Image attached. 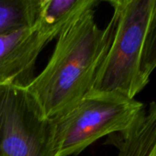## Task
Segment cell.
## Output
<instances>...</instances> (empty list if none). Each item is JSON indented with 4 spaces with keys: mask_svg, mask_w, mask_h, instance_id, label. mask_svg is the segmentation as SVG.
Returning <instances> with one entry per match:
<instances>
[{
    "mask_svg": "<svg viewBox=\"0 0 156 156\" xmlns=\"http://www.w3.org/2000/svg\"><path fill=\"white\" fill-rule=\"evenodd\" d=\"M0 156H56L55 120L25 86L0 85Z\"/></svg>",
    "mask_w": 156,
    "mask_h": 156,
    "instance_id": "obj_4",
    "label": "cell"
},
{
    "mask_svg": "<svg viewBox=\"0 0 156 156\" xmlns=\"http://www.w3.org/2000/svg\"><path fill=\"white\" fill-rule=\"evenodd\" d=\"M156 0H112L115 29L90 94L119 93L135 99L147 85L140 60Z\"/></svg>",
    "mask_w": 156,
    "mask_h": 156,
    "instance_id": "obj_2",
    "label": "cell"
},
{
    "mask_svg": "<svg viewBox=\"0 0 156 156\" xmlns=\"http://www.w3.org/2000/svg\"><path fill=\"white\" fill-rule=\"evenodd\" d=\"M94 8L86 9L61 29L46 67L25 86L48 119L64 116L90 93L112 44L115 19L112 16L101 28Z\"/></svg>",
    "mask_w": 156,
    "mask_h": 156,
    "instance_id": "obj_1",
    "label": "cell"
},
{
    "mask_svg": "<svg viewBox=\"0 0 156 156\" xmlns=\"http://www.w3.org/2000/svg\"><path fill=\"white\" fill-rule=\"evenodd\" d=\"M98 4L97 0H41L38 20L59 34L75 16Z\"/></svg>",
    "mask_w": 156,
    "mask_h": 156,
    "instance_id": "obj_7",
    "label": "cell"
},
{
    "mask_svg": "<svg viewBox=\"0 0 156 156\" xmlns=\"http://www.w3.org/2000/svg\"><path fill=\"white\" fill-rule=\"evenodd\" d=\"M58 36L38 19L31 27L0 36V85L27 86L39 54Z\"/></svg>",
    "mask_w": 156,
    "mask_h": 156,
    "instance_id": "obj_5",
    "label": "cell"
},
{
    "mask_svg": "<svg viewBox=\"0 0 156 156\" xmlns=\"http://www.w3.org/2000/svg\"><path fill=\"white\" fill-rule=\"evenodd\" d=\"M156 69V2L145 33L141 60L140 72L144 80L148 84L151 74Z\"/></svg>",
    "mask_w": 156,
    "mask_h": 156,
    "instance_id": "obj_9",
    "label": "cell"
},
{
    "mask_svg": "<svg viewBox=\"0 0 156 156\" xmlns=\"http://www.w3.org/2000/svg\"><path fill=\"white\" fill-rule=\"evenodd\" d=\"M41 0H0V36L33 26Z\"/></svg>",
    "mask_w": 156,
    "mask_h": 156,
    "instance_id": "obj_8",
    "label": "cell"
},
{
    "mask_svg": "<svg viewBox=\"0 0 156 156\" xmlns=\"http://www.w3.org/2000/svg\"><path fill=\"white\" fill-rule=\"evenodd\" d=\"M117 156H156V101L144 109L126 130L107 136L104 143Z\"/></svg>",
    "mask_w": 156,
    "mask_h": 156,
    "instance_id": "obj_6",
    "label": "cell"
},
{
    "mask_svg": "<svg viewBox=\"0 0 156 156\" xmlns=\"http://www.w3.org/2000/svg\"><path fill=\"white\" fill-rule=\"evenodd\" d=\"M144 109L143 102L119 93L87 95L55 120V155H78L99 139L129 128Z\"/></svg>",
    "mask_w": 156,
    "mask_h": 156,
    "instance_id": "obj_3",
    "label": "cell"
}]
</instances>
